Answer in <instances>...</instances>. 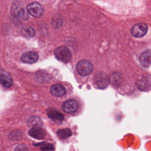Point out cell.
I'll return each instance as SVG.
<instances>
[{"label": "cell", "mask_w": 151, "mask_h": 151, "mask_svg": "<svg viewBox=\"0 0 151 151\" xmlns=\"http://www.w3.org/2000/svg\"><path fill=\"white\" fill-rule=\"evenodd\" d=\"M93 67L91 63L87 60L80 61L76 65L77 71L81 76L89 75L93 71Z\"/></svg>", "instance_id": "obj_1"}, {"label": "cell", "mask_w": 151, "mask_h": 151, "mask_svg": "<svg viewBox=\"0 0 151 151\" xmlns=\"http://www.w3.org/2000/svg\"><path fill=\"white\" fill-rule=\"evenodd\" d=\"M54 55L58 60L67 63L71 61L72 55L69 50L65 47H59L54 51Z\"/></svg>", "instance_id": "obj_2"}, {"label": "cell", "mask_w": 151, "mask_h": 151, "mask_svg": "<svg viewBox=\"0 0 151 151\" xmlns=\"http://www.w3.org/2000/svg\"><path fill=\"white\" fill-rule=\"evenodd\" d=\"M27 8L28 12L34 17H40L44 11L42 6L37 2L29 4Z\"/></svg>", "instance_id": "obj_3"}, {"label": "cell", "mask_w": 151, "mask_h": 151, "mask_svg": "<svg viewBox=\"0 0 151 151\" xmlns=\"http://www.w3.org/2000/svg\"><path fill=\"white\" fill-rule=\"evenodd\" d=\"M109 78L104 73H100L97 74L94 78V83L97 88L103 89L107 87Z\"/></svg>", "instance_id": "obj_4"}, {"label": "cell", "mask_w": 151, "mask_h": 151, "mask_svg": "<svg viewBox=\"0 0 151 151\" xmlns=\"http://www.w3.org/2000/svg\"><path fill=\"white\" fill-rule=\"evenodd\" d=\"M147 31V26L144 23H139L134 25L131 30L132 34L135 37L144 36Z\"/></svg>", "instance_id": "obj_5"}, {"label": "cell", "mask_w": 151, "mask_h": 151, "mask_svg": "<svg viewBox=\"0 0 151 151\" xmlns=\"http://www.w3.org/2000/svg\"><path fill=\"white\" fill-rule=\"evenodd\" d=\"M139 89L143 91H147L151 89V78L147 76H142L136 82Z\"/></svg>", "instance_id": "obj_6"}, {"label": "cell", "mask_w": 151, "mask_h": 151, "mask_svg": "<svg viewBox=\"0 0 151 151\" xmlns=\"http://www.w3.org/2000/svg\"><path fill=\"white\" fill-rule=\"evenodd\" d=\"M38 58L39 55L37 52L34 51H28L22 55L21 60L23 63L32 64L37 62Z\"/></svg>", "instance_id": "obj_7"}, {"label": "cell", "mask_w": 151, "mask_h": 151, "mask_svg": "<svg viewBox=\"0 0 151 151\" xmlns=\"http://www.w3.org/2000/svg\"><path fill=\"white\" fill-rule=\"evenodd\" d=\"M62 108L66 113H72L77 110L78 103L74 100H68L63 104Z\"/></svg>", "instance_id": "obj_8"}, {"label": "cell", "mask_w": 151, "mask_h": 151, "mask_svg": "<svg viewBox=\"0 0 151 151\" xmlns=\"http://www.w3.org/2000/svg\"><path fill=\"white\" fill-rule=\"evenodd\" d=\"M28 134L31 137L37 139H43L45 137V132L40 127H34L31 128Z\"/></svg>", "instance_id": "obj_9"}, {"label": "cell", "mask_w": 151, "mask_h": 151, "mask_svg": "<svg viewBox=\"0 0 151 151\" xmlns=\"http://www.w3.org/2000/svg\"><path fill=\"white\" fill-rule=\"evenodd\" d=\"M139 61L143 67H149L151 65V51L147 50L143 52L139 58Z\"/></svg>", "instance_id": "obj_10"}, {"label": "cell", "mask_w": 151, "mask_h": 151, "mask_svg": "<svg viewBox=\"0 0 151 151\" xmlns=\"http://www.w3.org/2000/svg\"><path fill=\"white\" fill-rule=\"evenodd\" d=\"M12 11L13 14L17 15L21 19L26 20L29 18L28 11H26L23 8H21L18 6H12Z\"/></svg>", "instance_id": "obj_11"}, {"label": "cell", "mask_w": 151, "mask_h": 151, "mask_svg": "<svg viewBox=\"0 0 151 151\" xmlns=\"http://www.w3.org/2000/svg\"><path fill=\"white\" fill-rule=\"evenodd\" d=\"M47 115L51 120L55 122H61L64 120V116L61 113L51 109L47 110Z\"/></svg>", "instance_id": "obj_12"}, {"label": "cell", "mask_w": 151, "mask_h": 151, "mask_svg": "<svg viewBox=\"0 0 151 151\" xmlns=\"http://www.w3.org/2000/svg\"><path fill=\"white\" fill-rule=\"evenodd\" d=\"M51 93L56 97H61L64 96L66 93L65 88L61 84H54L51 87Z\"/></svg>", "instance_id": "obj_13"}, {"label": "cell", "mask_w": 151, "mask_h": 151, "mask_svg": "<svg viewBox=\"0 0 151 151\" xmlns=\"http://www.w3.org/2000/svg\"><path fill=\"white\" fill-rule=\"evenodd\" d=\"M109 81L113 86L115 87H117L122 83V76L119 73H117V72L113 73L111 75L110 77L109 78Z\"/></svg>", "instance_id": "obj_14"}, {"label": "cell", "mask_w": 151, "mask_h": 151, "mask_svg": "<svg viewBox=\"0 0 151 151\" xmlns=\"http://www.w3.org/2000/svg\"><path fill=\"white\" fill-rule=\"evenodd\" d=\"M0 84L5 87H9L12 85V80L11 76L7 73L0 75Z\"/></svg>", "instance_id": "obj_15"}, {"label": "cell", "mask_w": 151, "mask_h": 151, "mask_svg": "<svg viewBox=\"0 0 151 151\" xmlns=\"http://www.w3.org/2000/svg\"><path fill=\"white\" fill-rule=\"evenodd\" d=\"M57 134L60 139H65L69 137L71 135V131L69 129H63L58 130Z\"/></svg>", "instance_id": "obj_16"}, {"label": "cell", "mask_w": 151, "mask_h": 151, "mask_svg": "<svg viewBox=\"0 0 151 151\" xmlns=\"http://www.w3.org/2000/svg\"><path fill=\"white\" fill-rule=\"evenodd\" d=\"M28 124L30 126H33V127H40L42 124V121L39 117L33 116V117H31L29 119Z\"/></svg>", "instance_id": "obj_17"}, {"label": "cell", "mask_w": 151, "mask_h": 151, "mask_svg": "<svg viewBox=\"0 0 151 151\" xmlns=\"http://www.w3.org/2000/svg\"><path fill=\"white\" fill-rule=\"evenodd\" d=\"M22 33L27 37H32L35 34V31L32 27H25L22 29Z\"/></svg>", "instance_id": "obj_18"}, {"label": "cell", "mask_w": 151, "mask_h": 151, "mask_svg": "<svg viewBox=\"0 0 151 151\" xmlns=\"http://www.w3.org/2000/svg\"><path fill=\"white\" fill-rule=\"evenodd\" d=\"M40 149L42 151H54V147L51 143H42L40 145Z\"/></svg>", "instance_id": "obj_19"}, {"label": "cell", "mask_w": 151, "mask_h": 151, "mask_svg": "<svg viewBox=\"0 0 151 151\" xmlns=\"http://www.w3.org/2000/svg\"><path fill=\"white\" fill-rule=\"evenodd\" d=\"M27 150H28V149L26 146L19 145L15 147L14 151H27Z\"/></svg>", "instance_id": "obj_20"}]
</instances>
